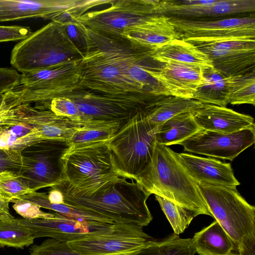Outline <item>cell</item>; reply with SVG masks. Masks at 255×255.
<instances>
[{"label": "cell", "mask_w": 255, "mask_h": 255, "mask_svg": "<svg viewBox=\"0 0 255 255\" xmlns=\"http://www.w3.org/2000/svg\"><path fill=\"white\" fill-rule=\"evenodd\" d=\"M87 0H0V22L40 17L52 20L67 11H85Z\"/></svg>", "instance_id": "cell-18"}, {"label": "cell", "mask_w": 255, "mask_h": 255, "mask_svg": "<svg viewBox=\"0 0 255 255\" xmlns=\"http://www.w3.org/2000/svg\"><path fill=\"white\" fill-rule=\"evenodd\" d=\"M198 185L211 216L238 248L245 237L255 234V207L239 193L237 187Z\"/></svg>", "instance_id": "cell-8"}, {"label": "cell", "mask_w": 255, "mask_h": 255, "mask_svg": "<svg viewBox=\"0 0 255 255\" xmlns=\"http://www.w3.org/2000/svg\"><path fill=\"white\" fill-rule=\"evenodd\" d=\"M255 141V126L225 133L200 129L178 144L184 151L233 161Z\"/></svg>", "instance_id": "cell-15"}, {"label": "cell", "mask_w": 255, "mask_h": 255, "mask_svg": "<svg viewBox=\"0 0 255 255\" xmlns=\"http://www.w3.org/2000/svg\"><path fill=\"white\" fill-rule=\"evenodd\" d=\"M200 129L191 112L181 113L166 121L160 126L155 134L156 142L167 146L178 144Z\"/></svg>", "instance_id": "cell-27"}, {"label": "cell", "mask_w": 255, "mask_h": 255, "mask_svg": "<svg viewBox=\"0 0 255 255\" xmlns=\"http://www.w3.org/2000/svg\"><path fill=\"white\" fill-rule=\"evenodd\" d=\"M188 42L205 53L214 68L226 76L255 69V39Z\"/></svg>", "instance_id": "cell-16"}, {"label": "cell", "mask_w": 255, "mask_h": 255, "mask_svg": "<svg viewBox=\"0 0 255 255\" xmlns=\"http://www.w3.org/2000/svg\"><path fill=\"white\" fill-rule=\"evenodd\" d=\"M80 61L21 73L20 85L11 90L18 105L49 102L80 88Z\"/></svg>", "instance_id": "cell-9"}, {"label": "cell", "mask_w": 255, "mask_h": 255, "mask_svg": "<svg viewBox=\"0 0 255 255\" xmlns=\"http://www.w3.org/2000/svg\"><path fill=\"white\" fill-rule=\"evenodd\" d=\"M149 54L154 61L164 64L174 61L199 67L202 70L214 67L205 53L193 44L181 38L174 39L150 51Z\"/></svg>", "instance_id": "cell-24"}, {"label": "cell", "mask_w": 255, "mask_h": 255, "mask_svg": "<svg viewBox=\"0 0 255 255\" xmlns=\"http://www.w3.org/2000/svg\"><path fill=\"white\" fill-rule=\"evenodd\" d=\"M9 201L3 198L0 195V217L12 216L9 212Z\"/></svg>", "instance_id": "cell-44"}, {"label": "cell", "mask_w": 255, "mask_h": 255, "mask_svg": "<svg viewBox=\"0 0 255 255\" xmlns=\"http://www.w3.org/2000/svg\"><path fill=\"white\" fill-rule=\"evenodd\" d=\"M192 239L199 255H238L237 245L216 220L195 233Z\"/></svg>", "instance_id": "cell-25"}, {"label": "cell", "mask_w": 255, "mask_h": 255, "mask_svg": "<svg viewBox=\"0 0 255 255\" xmlns=\"http://www.w3.org/2000/svg\"><path fill=\"white\" fill-rule=\"evenodd\" d=\"M45 103L56 115L77 121L84 127L82 114L69 99L66 97L57 98Z\"/></svg>", "instance_id": "cell-36"}, {"label": "cell", "mask_w": 255, "mask_h": 255, "mask_svg": "<svg viewBox=\"0 0 255 255\" xmlns=\"http://www.w3.org/2000/svg\"><path fill=\"white\" fill-rule=\"evenodd\" d=\"M50 218L18 219L20 223L31 232L34 238L48 237L69 242L85 237L110 231L114 224L68 218L54 212Z\"/></svg>", "instance_id": "cell-17"}, {"label": "cell", "mask_w": 255, "mask_h": 255, "mask_svg": "<svg viewBox=\"0 0 255 255\" xmlns=\"http://www.w3.org/2000/svg\"><path fill=\"white\" fill-rule=\"evenodd\" d=\"M238 249V255H255V234L245 237Z\"/></svg>", "instance_id": "cell-42"}, {"label": "cell", "mask_w": 255, "mask_h": 255, "mask_svg": "<svg viewBox=\"0 0 255 255\" xmlns=\"http://www.w3.org/2000/svg\"><path fill=\"white\" fill-rule=\"evenodd\" d=\"M29 251V255H83L73 250L68 243L51 238L32 246Z\"/></svg>", "instance_id": "cell-35"}, {"label": "cell", "mask_w": 255, "mask_h": 255, "mask_svg": "<svg viewBox=\"0 0 255 255\" xmlns=\"http://www.w3.org/2000/svg\"><path fill=\"white\" fill-rule=\"evenodd\" d=\"M32 192L19 173L7 170L0 173V195L9 202Z\"/></svg>", "instance_id": "cell-33"}, {"label": "cell", "mask_w": 255, "mask_h": 255, "mask_svg": "<svg viewBox=\"0 0 255 255\" xmlns=\"http://www.w3.org/2000/svg\"><path fill=\"white\" fill-rule=\"evenodd\" d=\"M204 83L198 88L193 99L202 104L226 107L228 104L231 77H227L215 68L203 70Z\"/></svg>", "instance_id": "cell-26"}, {"label": "cell", "mask_w": 255, "mask_h": 255, "mask_svg": "<svg viewBox=\"0 0 255 255\" xmlns=\"http://www.w3.org/2000/svg\"><path fill=\"white\" fill-rule=\"evenodd\" d=\"M35 239L31 232L13 216L0 217V247L23 249Z\"/></svg>", "instance_id": "cell-30"}, {"label": "cell", "mask_w": 255, "mask_h": 255, "mask_svg": "<svg viewBox=\"0 0 255 255\" xmlns=\"http://www.w3.org/2000/svg\"><path fill=\"white\" fill-rule=\"evenodd\" d=\"M84 55L70 40L63 25L51 21L14 46L10 64L23 73L81 60Z\"/></svg>", "instance_id": "cell-4"}, {"label": "cell", "mask_w": 255, "mask_h": 255, "mask_svg": "<svg viewBox=\"0 0 255 255\" xmlns=\"http://www.w3.org/2000/svg\"><path fill=\"white\" fill-rule=\"evenodd\" d=\"M169 16L157 15L150 21L124 32L119 38L147 51L155 50L176 39L180 34L169 21Z\"/></svg>", "instance_id": "cell-23"}, {"label": "cell", "mask_w": 255, "mask_h": 255, "mask_svg": "<svg viewBox=\"0 0 255 255\" xmlns=\"http://www.w3.org/2000/svg\"><path fill=\"white\" fill-rule=\"evenodd\" d=\"M176 157L198 185L235 186L240 183L230 163L189 153H176Z\"/></svg>", "instance_id": "cell-21"}, {"label": "cell", "mask_w": 255, "mask_h": 255, "mask_svg": "<svg viewBox=\"0 0 255 255\" xmlns=\"http://www.w3.org/2000/svg\"><path fill=\"white\" fill-rule=\"evenodd\" d=\"M32 32L27 26L0 25V42L21 41Z\"/></svg>", "instance_id": "cell-39"}, {"label": "cell", "mask_w": 255, "mask_h": 255, "mask_svg": "<svg viewBox=\"0 0 255 255\" xmlns=\"http://www.w3.org/2000/svg\"><path fill=\"white\" fill-rule=\"evenodd\" d=\"M159 0H111V6L86 12L76 18L92 31L119 38L126 31L144 24L160 15Z\"/></svg>", "instance_id": "cell-10"}, {"label": "cell", "mask_w": 255, "mask_h": 255, "mask_svg": "<svg viewBox=\"0 0 255 255\" xmlns=\"http://www.w3.org/2000/svg\"><path fill=\"white\" fill-rule=\"evenodd\" d=\"M69 146L68 141L46 139L21 151L20 174L30 189L52 187L64 179L61 158Z\"/></svg>", "instance_id": "cell-11"}, {"label": "cell", "mask_w": 255, "mask_h": 255, "mask_svg": "<svg viewBox=\"0 0 255 255\" xmlns=\"http://www.w3.org/2000/svg\"><path fill=\"white\" fill-rule=\"evenodd\" d=\"M255 69L242 74L231 76L228 104L255 105Z\"/></svg>", "instance_id": "cell-31"}, {"label": "cell", "mask_w": 255, "mask_h": 255, "mask_svg": "<svg viewBox=\"0 0 255 255\" xmlns=\"http://www.w3.org/2000/svg\"><path fill=\"white\" fill-rule=\"evenodd\" d=\"M4 93H0V107L2 104Z\"/></svg>", "instance_id": "cell-45"}, {"label": "cell", "mask_w": 255, "mask_h": 255, "mask_svg": "<svg viewBox=\"0 0 255 255\" xmlns=\"http://www.w3.org/2000/svg\"><path fill=\"white\" fill-rule=\"evenodd\" d=\"M37 205L40 208L53 211L62 216L79 220H91L102 223L114 224L110 220L101 215L80 210L65 204H52L45 193L33 192L19 198Z\"/></svg>", "instance_id": "cell-29"}, {"label": "cell", "mask_w": 255, "mask_h": 255, "mask_svg": "<svg viewBox=\"0 0 255 255\" xmlns=\"http://www.w3.org/2000/svg\"><path fill=\"white\" fill-rule=\"evenodd\" d=\"M156 240L139 225L115 223L107 233L85 237L68 244L83 255H119L146 247Z\"/></svg>", "instance_id": "cell-14"}, {"label": "cell", "mask_w": 255, "mask_h": 255, "mask_svg": "<svg viewBox=\"0 0 255 255\" xmlns=\"http://www.w3.org/2000/svg\"><path fill=\"white\" fill-rule=\"evenodd\" d=\"M150 74L168 96L184 98L193 99L198 88L205 81L201 68L174 61L152 69Z\"/></svg>", "instance_id": "cell-20"}, {"label": "cell", "mask_w": 255, "mask_h": 255, "mask_svg": "<svg viewBox=\"0 0 255 255\" xmlns=\"http://www.w3.org/2000/svg\"><path fill=\"white\" fill-rule=\"evenodd\" d=\"M159 127L138 115L120 128L107 143L121 177L135 181L151 162Z\"/></svg>", "instance_id": "cell-5"}, {"label": "cell", "mask_w": 255, "mask_h": 255, "mask_svg": "<svg viewBox=\"0 0 255 255\" xmlns=\"http://www.w3.org/2000/svg\"><path fill=\"white\" fill-rule=\"evenodd\" d=\"M11 202L14 203L12 207L15 212L25 219L50 218L55 216L54 213L44 212L40 210V207L26 200L16 199Z\"/></svg>", "instance_id": "cell-37"}, {"label": "cell", "mask_w": 255, "mask_h": 255, "mask_svg": "<svg viewBox=\"0 0 255 255\" xmlns=\"http://www.w3.org/2000/svg\"><path fill=\"white\" fill-rule=\"evenodd\" d=\"M87 49L80 61V87L97 95L151 105L164 89L150 74L149 51L128 40L94 32L77 21Z\"/></svg>", "instance_id": "cell-1"}, {"label": "cell", "mask_w": 255, "mask_h": 255, "mask_svg": "<svg viewBox=\"0 0 255 255\" xmlns=\"http://www.w3.org/2000/svg\"><path fill=\"white\" fill-rule=\"evenodd\" d=\"M202 104L193 99L164 96L156 102L145 119L154 126L160 127L168 119L181 113L192 112Z\"/></svg>", "instance_id": "cell-28"}, {"label": "cell", "mask_w": 255, "mask_h": 255, "mask_svg": "<svg viewBox=\"0 0 255 255\" xmlns=\"http://www.w3.org/2000/svg\"><path fill=\"white\" fill-rule=\"evenodd\" d=\"M83 116L84 127L115 126L120 128L138 115L146 117L148 108L140 104L113 99L80 88L66 97Z\"/></svg>", "instance_id": "cell-12"}, {"label": "cell", "mask_w": 255, "mask_h": 255, "mask_svg": "<svg viewBox=\"0 0 255 255\" xmlns=\"http://www.w3.org/2000/svg\"><path fill=\"white\" fill-rule=\"evenodd\" d=\"M48 199L49 202L52 204H64V197L62 192L55 188H51L49 191Z\"/></svg>", "instance_id": "cell-43"}, {"label": "cell", "mask_w": 255, "mask_h": 255, "mask_svg": "<svg viewBox=\"0 0 255 255\" xmlns=\"http://www.w3.org/2000/svg\"><path fill=\"white\" fill-rule=\"evenodd\" d=\"M135 181L150 195L169 200L197 216H211L199 185L167 146L156 143L151 162Z\"/></svg>", "instance_id": "cell-3"}, {"label": "cell", "mask_w": 255, "mask_h": 255, "mask_svg": "<svg viewBox=\"0 0 255 255\" xmlns=\"http://www.w3.org/2000/svg\"><path fill=\"white\" fill-rule=\"evenodd\" d=\"M191 113L200 128L205 130L231 133L255 126L252 117L226 107L202 104Z\"/></svg>", "instance_id": "cell-22"}, {"label": "cell", "mask_w": 255, "mask_h": 255, "mask_svg": "<svg viewBox=\"0 0 255 255\" xmlns=\"http://www.w3.org/2000/svg\"><path fill=\"white\" fill-rule=\"evenodd\" d=\"M169 17L180 38L186 41L255 39L254 16L215 20Z\"/></svg>", "instance_id": "cell-13"}, {"label": "cell", "mask_w": 255, "mask_h": 255, "mask_svg": "<svg viewBox=\"0 0 255 255\" xmlns=\"http://www.w3.org/2000/svg\"><path fill=\"white\" fill-rule=\"evenodd\" d=\"M107 141L70 145L61 158L64 180L80 191H96L121 177Z\"/></svg>", "instance_id": "cell-6"}, {"label": "cell", "mask_w": 255, "mask_h": 255, "mask_svg": "<svg viewBox=\"0 0 255 255\" xmlns=\"http://www.w3.org/2000/svg\"><path fill=\"white\" fill-rule=\"evenodd\" d=\"M119 128L115 126L83 127L73 135L69 142L70 145H82L107 141Z\"/></svg>", "instance_id": "cell-34"}, {"label": "cell", "mask_w": 255, "mask_h": 255, "mask_svg": "<svg viewBox=\"0 0 255 255\" xmlns=\"http://www.w3.org/2000/svg\"><path fill=\"white\" fill-rule=\"evenodd\" d=\"M22 165L21 151L10 147L0 148V173L7 170L20 173Z\"/></svg>", "instance_id": "cell-38"}, {"label": "cell", "mask_w": 255, "mask_h": 255, "mask_svg": "<svg viewBox=\"0 0 255 255\" xmlns=\"http://www.w3.org/2000/svg\"><path fill=\"white\" fill-rule=\"evenodd\" d=\"M155 197L176 235L183 233L197 216L192 211L169 200L157 195Z\"/></svg>", "instance_id": "cell-32"}, {"label": "cell", "mask_w": 255, "mask_h": 255, "mask_svg": "<svg viewBox=\"0 0 255 255\" xmlns=\"http://www.w3.org/2000/svg\"><path fill=\"white\" fill-rule=\"evenodd\" d=\"M51 188L62 192L64 204L101 215L114 223L143 227L153 219L146 202L150 194L136 182L124 177L90 193L80 191L64 179Z\"/></svg>", "instance_id": "cell-2"}, {"label": "cell", "mask_w": 255, "mask_h": 255, "mask_svg": "<svg viewBox=\"0 0 255 255\" xmlns=\"http://www.w3.org/2000/svg\"><path fill=\"white\" fill-rule=\"evenodd\" d=\"M20 77L14 69L0 68V93H5L18 86Z\"/></svg>", "instance_id": "cell-40"}, {"label": "cell", "mask_w": 255, "mask_h": 255, "mask_svg": "<svg viewBox=\"0 0 255 255\" xmlns=\"http://www.w3.org/2000/svg\"><path fill=\"white\" fill-rule=\"evenodd\" d=\"M43 107L23 104L8 110L4 114L2 126L8 127L18 124L31 128L25 136L17 139L14 147L19 150L46 139L69 141L73 135L84 127L80 123L54 113L46 103Z\"/></svg>", "instance_id": "cell-7"}, {"label": "cell", "mask_w": 255, "mask_h": 255, "mask_svg": "<svg viewBox=\"0 0 255 255\" xmlns=\"http://www.w3.org/2000/svg\"><path fill=\"white\" fill-rule=\"evenodd\" d=\"M62 24L70 40L84 54L87 49V42L76 20Z\"/></svg>", "instance_id": "cell-41"}, {"label": "cell", "mask_w": 255, "mask_h": 255, "mask_svg": "<svg viewBox=\"0 0 255 255\" xmlns=\"http://www.w3.org/2000/svg\"><path fill=\"white\" fill-rule=\"evenodd\" d=\"M255 10V0H217L209 4L182 5L173 0H159V14L191 19H207L226 15L252 12Z\"/></svg>", "instance_id": "cell-19"}]
</instances>
